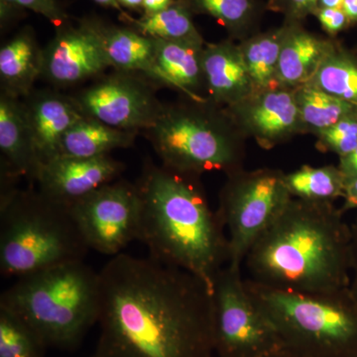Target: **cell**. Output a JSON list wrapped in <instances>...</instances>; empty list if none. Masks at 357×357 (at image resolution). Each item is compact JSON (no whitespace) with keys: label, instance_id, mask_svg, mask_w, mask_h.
I'll list each match as a JSON object with an SVG mask.
<instances>
[{"label":"cell","instance_id":"22","mask_svg":"<svg viewBox=\"0 0 357 357\" xmlns=\"http://www.w3.org/2000/svg\"><path fill=\"white\" fill-rule=\"evenodd\" d=\"M105 49L110 67L119 72L141 73L157 82L156 42L136 30H105Z\"/></svg>","mask_w":357,"mask_h":357},{"label":"cell","instance_id":"28","mask_svg":"<svg viewBox=\"0 0 357 357\" xmlns=\"http://www.w3.org/2000/svg\"><path fill=\"white\" fill-rule=\"evenodd\" d=\"M357 107V65L331 52L309 84Z\"/></svg>","mask_w":357,"mask_h":357},{"label":"cell","instance_id":"33","mask_svg":"<svg viewBox=\"0 0 357 357\" xmlns=\"http://www.w3.org/2000/svg\"><path fill=\"white\" fill-rule=\"evenodd\" d=\"M282 8L293 20H301L309 14L316 13L319 8V0H282Z\"/></svg>","mask_w":357,"mask_h":357},{"label":"cell","instance_id":"14","mask_svg":"<svg viewBox=\"0 0 357 357\" xmlns=\"http://www.w3.org/2000/svg\"><path fill=\"white\" fill-rule=\"evenodd\" d=\"M241 126L264 148L282 142L303 126L295 91L275 89L234 105Z\"/></svg>","mask_w":357,"mask_h":357},{"label":"cell","instance_id":"20","mask_svg":"<svg viewBox=\"0 0 357 357\" xmlns=\"http://www.w3.org/2000/svg\"><path fill=\"white\" fill-rule=\"evenodd\" d=\"M43 70V50L29 33H21L0 50L2 91L20 98L32 93Z\"/></svg>","mask_w":357,"mask_h":357},{"label":"cell","instance_id":"34","mask_svg":"<svg viewBox=\"0 0 357 357\" xmlns=\"http://www.w3.org/2000/svg\"><path fill=\"white\" fill-rule=\"evenodd\" d=\"M338 167L347 178V182L357 178V147L351 153L340 158Z\"/></svg>","mask_w":357,"mask_h":357},{"label":"cell","instance_id":"3","mask_svg":"<svg viewBox=\"0 0 357 357\" xmlns=\"http://www.w3.org/2000/svg\"><path fill=\"white\" fill-rule=\"evenodd\" d=\"M198 178L164 165H145L136 183L141 198L138 241L155 261L185 270L213 290L215 277L229 262V237Z\"/></svg>","mask_w":357,"mask_h":357},{"label":"cell","instance_id":"17","mask_svg":"<svg viewBox=\"0 0 357 357\" xmlns=\"http://www.w3.org/2000/svg\"><path fill=\"white\" fill-rule=\"evenodd\" d=\"M1 175L36 180L40 164L33 148L24 105L20 98L2 91L0 96Z\"/></svg>","mask_w":357,"mask_h":357},{"label":"cell","instance_id":"12","mask_svg":"<svg viewBox=\"0 0 357 357\" xmlns=\"http://www.w3.org/2000/svg\"><path fill=\"white\" fill-rule=\"evenodd\" d=\"M110 67L105 30L84 25L61 30L43 50L42 77L68 86L98 76Z\"/></svg>","mask_w":357,"mask_h":357},{"label":"cell","instance_id":"21","mask_svg":"<svg viewBox=\"0 0 357 357\" xmlns=\"http://www.w3.org/2000/svg\"><path fill=\"white\" fill-rule=\"evenodd\" d=\"M135 134L84 116L66 133L60 156L93 158L109 155L115 149L131 146Z\"/></svg>","mask_w":357,"mask_h":357},{"label":"cell","instance_id":"43","mask_svg":"<svg viewBox=\"0 0 357 357\" xmlns=\"http://www.w3.org/2000/svg\"><path fill=\"white\" fill-rule=\"evenodd\" d=\"M352 229L354 230V231H357V218L356 222H354V225H351Z\"/></svg>","mask_w":357,"mask_h":357},{"label":"cell","instance_id":"39","mask_svg":"<svg viewBox=\"0 0 357 357\" xmlns=\"http://www.w3.org/2000/svg\"><path fill=\"white\" fill-rule=\"evenodd\" d=\"M344 0H319V8H342Z\"/></svg>","mask_w":357,"mask_h":357},{"label":"cell","instance_id":"23","mask_svg":"<svg viewBox=\"0 0 357 357\" xmlns=\"http://www.w3.org/2000/svg\"><path fill=\"white\" fill-rule=\"evenodd\" d=\"M289 26L258 35L241 47L255 95L278 89L277 69Z\"/></svg>","mask_w":357,"mask_h":357},{"label":"cell","instance_id":"4","mask_svg":"<svg viewBox=\"0 0 357 357\" xmlns=\"http://www.w3.org/2000/svg\"><path fill=\"white\" fill-rule=\"evenodd\" d=\"M100 273L84 260L20 277L0 297L38 333L47 347L74 349L98 324Z\"/></svg>","mask_w":357,"mask_h":357},{"label":"cell","instance_id":"2","mask_svg":"<svg viewBox=\"0 0 357 357\" xmlns=\"http://www.w3.org/2000/svg\"><path fill=\"white\" fill-rule=\"evenodd\" d=\"M344 215L331 202L291 198L249 248L246 278L314 295L349 289L354 234Z\"/></svg>","mask_w":357,"mask_h":357},{"label":"cell","instance_id":"35","mask_svg":"<svg viewBox=\"0 0 357 357\" xmlns=\"http://www.w3.org/2000/svg\"><path fill=\"white\" fill-rule=\"evenodd\" d=\"M342 199H344V204L340 208L342 213L357 210V178L347 183Z\"/></svg>","mask_w":357,"mask_h":357},{"label":"cell","instance_id":"37","mask_svg":"<svg viewBox=\"0 0 357 357\" xmlns=\"http://www.w3.org/2000/svg\"><path fill=\"white\" fill-rule=\"evenodd\" d=\"M172 4V0H144L143 8L146 11V15L159 13Z\"/></svg>","mask_w":357,"mask_h":357},{"label":"cell","instance_id":"9","mask_svg":"<svg viewBox=\"0 0 357 357\" xmlns=\"http://www.w3.org/2000/svg\"><path fill=\"white\" fill-rule=\"evenodd\" d=\"M243 271L227 264L213 281L215 357H260L286 349L249 295Z\"/></svg>","mask_w":357,"mask_h":357},{"label":"cell","instance_id":"36","mask_svg":"<svg viewBox=\"0 0 357 357\" xmlns=\"http://www.w3.org/2000/svg\"><path fill=\"white\" fill-rule=\"evenodd\" d=\"M354 239H352V261L351 282H349V291L354 299L357 303V231L352 229Z\"/></svg>","mask_w":357,"mask_h":357},{"label":"cell","instance_id":"24","mask_svg":"<svg viewBox=\"0 0 357 357\" xmlns=\"http://www.w3.org/2000/svg\"><path fill=\"white\" fill-rule=\"evenodd\" d=\"M347 183L340 167L303 166L285 174V184L291 197L305 201L333 203L344 197Z\"/></svg>","mask_w":357,"mask_h":357},{"label":"cell","instance_id":"7","mask_svg":"<svg viewBox=\"0 0 357 357\" xmlns=\"http://www.w3.org/2000/svg\"><path fill=\"white\" fill-rule=\"evenodd\" d=\"M148 138L162 165L178 172L227 174L241 169V152L222 122L197 109L164 107Z\"/></svg>","mask_w":357,"mask_h":357},{"label":"cell","instance_id":"18","mask_svg":"<svg viewBox=\"0 0 357 357\" xmlns=\"http://www.w3.org/2000/svg\"><path fill=\"white\" fill-rule=\"evenodd\" d=\"M158 83L180 89L195 102H201L198 93L204 84L202 55L204 42L170 41L155 39Z\"/></svg>","mask_w":357,"mask_h":357},{"label":"cell","instance_id":"1","mask_svg":"<svg viewBox=\"0 0 357 357\" xmlns=\"http://www.w3.org/2000/svg\"><path fill=\"white\" fill-rule=\"evenodd\" d=\"M91 357H215L213 290L180 268L115 255L100 272Z\"/></svg>","mask_w":357,"mask_h":357},{"label":"cell","instance_id":"40","mask_svg":"<svg viewBox=\"0 0 357 357\" xmlns=\"http://www.w3.org/2000/svg\"><path fill=\"white\" fill-rule=\"evenodd\" d=\"M117 1L121 6L130 9L140 8L144 3V0H117Z\"/></svg>","mask_w":357,"mask_h":357},{"label":"cell","instance_id":"32","mask_svg":"<svg viewBox=\"0 0 357 357\" xmlns=\"http://www.w3.org/2000/svg\"><path fill=\"white\" fill-rule=\"evenodd\" d=\"M314 13L321 27L330 34H335L344 29L349 21L342 8H318Z\"/></svg>","mask_w":357,"mask_h":357},{"label":"cell","instance_id":"15","mask_svg":"<svg viewBox=\"0 0 357 357\" xmlns=\"http://www.w3.org/2000/svg\"><path fill=\"white\" fill-rule=\"evenodd\" d=\"M24 105L26 121L40 166L61 155L63 138L84 115L74 98L54 91L30 93Z\"/></svg>","mask_w":357,"mask_h":357},{"label":"cell","instance_id":"13","mask_svg":"<svg viewBox=\"0 0 357 357\" xmlns=\"http://www.w3.org/2000/svg\"><path fill=\"white\" fill-rule=\"evenodd\" d=\"M123 170L124 164L110 155L93 158L59 156L40 166L35 181L44 196L69 208L102 185L116 181Z\"/></svg>","mask_w":357,"mask_h":357},{"label":"cell","instance_id":"8","mask_svg":"<svg viewBox=\"0 0 357 357\" xmlns=\"http://www.w3.org/2000/svg\"><path fill=\"white\" fill-rule=\"evenodd\" d=\"M227 176L218 213L229 237V264L243 268L249 248L292 197L278 170L238 169Z\"/></svg>","mask_w":357,"mask_h":357},{"label":"cell","instance_id":"26","mask_svg":"<svg viewBox=\"0 0 357 357\" xmlns=\"http://www.w3.org/2000/svg\"><path fill=\"white\" fill-rule=\"evenodd\" d=\"M134 24L137 28L136 31L150 38L204 42L192 23L187 7L181 4L172 3L159 13L134 21Z\"/></svg>","mask_w":357,"mask_h":357},{"label":"cell","instance_id":"38","mask_svg":"<svg viewBox=\"0 0 357 357\" xmlns=\"http://www.w3.org/2000/svg\"><path fill=\"white\" fill-rule=\"evenodd\" d=\"M342 9L349 20H357V0H344Z\"/></svg>","mask_w":357,"mask_h":357},{"label":"cell","instance_id":"25","mask_svg":"<svg viewBox=\"0 0 357 357\" xmlns=\"http://www.w3.org/2000/svg\"><path fill=\"white\" fill-rule=\"evenodd\" d=\"M303 126L321 132L351 116L356 105L305 84L295 91Z\"/></svg>","mask_w":357,"mask_h":357},{"label":"cell","instance_id":"31","mask_svg":"<svg viewBox=\"0 0 357 357\" xmlns=\"http://www.w3.org/2000/svg\"><path fill=\"white\" fill-rule=\"evenodd\" d=\"M9 6L24 7L34 13L41 14L54 23H61L65 18L62 9L55 0H2Z\"/></svg>","mask_w":357,"mask_h":357},{"label":"cell","instance_id":"19","mask_svg":"<svg viewBox=\"0 0 357 357\" xmlns=\"http://www.w3.org/2000/svg\"><path fill=\"white\" fill-rule=\"evenodd\" d=\"M331 50V45L324 40L289 26L277 69L279 84L302 86L309 84Z\"/></svg>","mask_w":357,"mask_h":357},{"label":"cell","instance_id":"30","mask_svg":"<svg viewBox=\"0 0 357 357\" xmlns=\"http://www.w3.org/2000/svg\"><path fill=\"white\" fill-rule=\"evenodd\" d=\"M319 133L321 145L340 155V158L351 153L357 147V119L351 116Z\"/></svg>","mask_w":357,"mask_h":357},{"label":"cell","instance_id":"41","mask_svg":"<svg viewBox=\"0 0 357 357\" xmlns=\"http://www.w3.org/2000/svg\"><path fill=\"white\" fill-rule=\"evenodd\" d=\"M260 357H301L297 356V354H294V352L289 351L287 349H282V351H279L277 352H274V354H268V356H260Z\"/></svg>","mask_w":357,"mask_h":357},{"label":"cell","instance_id":"6","mask_svg":"<svg viewBox=\"0 0 357 357\" xmlns=\"http://www.w3.org/2000/svg\"><path fill=\"white\" fill-rule=\"evenodd\" d=\"M245 286L289 351L301 357H357V303L349 288L314 295L248 278Z\"/></svg>","mask_w":357,"mask_h":357},{"label":"cell","instance_id":"29","mask_svg":"<svg viewBox=\"0 0 357 357\" xmlns=\"http://www.w3.org/2000/svg\"><path fill=\"white\" fill-rule=\"evenodd\" d=\"M202 13L213 16L225 26L237 28L251 18L255 6L251 0H194Z\"/></svg>","mask_w":357,"mask_h":357},{"label":"cell","instance_id":"42","mask_svg":"<svg viewBox=\"0 0 357 357\" xmlns=\"http://www.w3.org/2000/svg\"><path fill=\"white\" fill-rule=\"evenodd\" d=\"M95 1L103 6L114 7L116 9H119V6H121L117 0H95Z\"/></svg>","mask_w":357,"mask_h":357},{"label":"cell","instance_id":"10","mask_svg":"<svg viewBox=\"0 0 357 357\" xmlns=\"http://www.w3.org/2000/svg\"><path fill=\"white\" fill-rule=\"evenodd\" d=\"M86 245L114 256L139 237L141 198L136 184L114 181L69 206Z\"/></svg>","mask_w":357,"mask_h":357},{"label":"cell","instance_id":"27","mask_svg":"<svg viewBox=\"0 0 357 357\" xmlns=\"http://www.w3.org/2000/svg\"><path fill=\"white\" fill-rule=\"evenodd\" d=\"M47 347L31 326L0 307V357H45Z\"/></svg>","mask_w":357,"mask_h":357},{"label":"cell","instance_id":"16","mask_svg":"<svg viewBox=\"0 0 357 357\" xmlns=\"http://www.w3.org/2000/svg\"><path fill=\"white\" fill-rule=\"evenodd\" d=\"M204 86L215 102L234 105L255 96L241 47L230 43L204 47L202 55Z\"/></svg>","mask_w":357,"mask_h":357},{"label":"cell","instance_id":"5","mask_svg":"<svg viewBox=\"0 0 357 357\" xmlns=\"http://www.w3.org/2000/svg\"><path fill=\"white\" fill-rule=\"evenodd\" d=\"M89 248L69 208L41 192L0 199V272L20 277L84 260Z\"/></svg>","mask_w":357,"mask_h":357},{"label":"cell","instance_id":"11","mask_svg":"<svg viewBox=\"0 0 357 357\" xmlns=\"http://www.w3.org/2000/svg\"><path fill=\"white\" fill-rule=\"evenodd\" d=\"M74 100L84 116L134 133L147 131L164 109L144 82L122 72L84 89Z\"/></svg>","mask_w":357,"mask_h":357}]
</instances>
